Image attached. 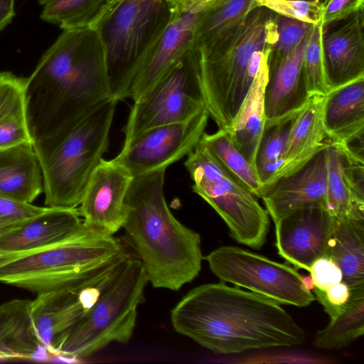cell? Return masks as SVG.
I'll use <instances>...</instances> for the list:
<instances>
[{
  "instance_id": "cell-11",
  "label": "cell",
  "mask_w": 364,
  "mask_h": 364,
  "mask_svg": "<svg viewBox=\"0 0 364 364\" xmlns=\"http://www.w3.org/2000/svg\"><path fill=\"white\" fill-rule=\"evenodd\" d=\"M204 259L221 281L246 288L280 304L305 307L316 299L305 277L296 268L260 255L237 247L222 246Z\"/></svg>"
},
{
  "instance_id": "cell-16",
  "label": "cell",
  "mask_w": 364,
  "mask_h": 364,
  "mask_svg": "<svg viewBox=\"0 0 364 364\" xmlns=\"http://www.w3.org/2000/svg\"><path fill=\"white\" fill-rule=\"evenodd\" d=\"M107 282L87 288H66L38 294L31 301V315L41 341L58 355L70 330L85 316Z\"/></svg>"
},
{
  "instance_id": "cell-12",
  "label": "cell",
  "mask_w": 364,
  "mask_h": 364,
  "mask_svg": "<svg viewBox=\"0 0 364 364\" xmlns=\"http://www.w3.org/2000/svg\"><path fill=\"white\" fill-rule=\"evenodd\" d=\"M209 117L205 109L186 121L149 129L123 146L114 159L134 176L166 170L197 146Z\"/></svg>"
},
{
  "instance_id": "cell-10",
  "label": "cell",
  "mask_w": 364,
  "mask_h": 364,
  "mask_svg": "<svg viewBox=\"0 0 364 364\" xmlns=\"http://www.w3.org/2000/svg\"><path fill=\"white\" fill-rule=\"evenodd\" d=\"M206 109L200 53L191 47L140 99L134 102L123 128L127 145L152 127L186 121Z\"/></svg>"
},
{
  "instance_id": "cell-23",
  "label": "cell",
  "mask_w": 364,
  "mask_h": 364,
  "mask_svg": "<svg viewBox=\"0 0 364 364\" xmlns=\"http://www.w3.org/2000/svg\"><path fill=\"white\" fill-rule=\"evenodd\" d=\"M323 96L310 95L305 105L295 117L289 134L282 163L268 185L294 172L328 145L321 120Z\"/></svg>"
},
{
  "instance_id": "cell-33",
  "label": "cell",
  "mask_w": 364,
  "mask_h": 364,
  "mask_svg": "<svg viewBox=\"0 0 364 364\" xmlns=\"http://www.w3.org/2000/svg\"><path fill=\"white\" fill-rule=\"evenodd\" d=\"M298 112L266 122L255 162L264 188L282 163L289 134Z\"/></svg>"
},
{
  "instance_id": "cell-8",
  "label": "cell",
  "mask_w": 364,
  "mask_h": 364,
  "mask_svg": "<svg viewBox=\"0 0 364 364\" xmlns=\"http://www.w3.org/2000/svg\"><path fill=\"white\" fill-rule=\"evenodd\" d=\"M148 278L141 261L129 257L107 281L97 299L70 330L58 355L83 359L132 337Z\"/></svg>"
},
{
  "instance_id": "cell-24",
  "label": "cell",
  "mask_w": 364,
  "mask_h": 364,
  "mask_svg": "<svg viewBox=\"0 0 364 364\" xmlns=\"http://www.w3.org/2000/svg\"><path fill=\"white\" fill-rule=\"evenodd\" d=\"M31 306V300L18 299L0 305V350L7 360L45 362L53 356L36 333Z\"/></svg>"
},
{
  "instance_id": "cell-4",
  "label": "cell",
  "mask_w": 364,
  "mask_h": 364,
  "mask_svg": "<svg viewBox=\"0 0 364 364\" xmlns=\"http://www.w3.org/2000/svg\"><path fill=\"white\" fill-rule=\"evenodd\" d=\"M277 38L275 13L257 6L240 23L198 48L205 107L218 129L228 128L235 117Z\"/></svg>"
},
{
  "instance_id": "cell-32",
  "label": "cell",
  "mask_w": 364,
  "mask_h": 364,
  "mask_svg": "<svg viewBox=\"0 0 364 364\" xmlns=\"http://www.w3.org/2000/svg\"><path fill=\"white\" fill-rule=\"evenodd\" d=\"M199 143L240 180L256 197L261 198L264 188L256 168L238 150L225 129H218L213 134L205 132Z\"/></svg>"
},
{
  "instance_id": "cell-30",
  "label": "cell",
  "mask_w": 364,
  "mask_h": 364,
  "mask_svg": "<svg viewBox=\"0 0 364 364\" xmlns=\"http://www.w3.org/2000/svg\"><path fill=\"white\" fill-rule=\"evenodd\" d=\"M363 333L364 288H361L350 290L343 310L316 333L314 345L321 349H340L348 346Z\"/></svg>"
},
{
  "instance_id": "cell-6",
  "label": "cell",
  "mask_w": 364,
  "mask_h": 364,
  "mask_svg": "<svg viewBox=\"0 0 364 364\" xmlns=\"http://www.w3.org/2000/svg\"><path fill=\"white\" fill-rule=\"evenodd\" d=\"M117 104L110 99L70 129L33 141L43 173L46 207L79 206L93 172L108 150Z\"/></svg>"
},
{
  "instance_id": "cell-14",
  "label": "cell",
  "mask_w": 364,
  "mask_h": 364,
  "mask_svg": "<svg viewBox=\"0 0 364 364\" xmlns=\"http://www.w3.org/2000/svg\"><path fill=\"white\" fill-rule=\"evenodd\" d=\"M336 222L322 206L289 213L274 223L278 254L296 269L309 272L312 263L325 255Z\"/></svg>"
},
{
  "instance_id": "cell-44",
  "label": "cell",
  "mask_w": 364,
  "mask_h": 364,
  "mask_svg": "<svg viewBox=\"0 0 364 364\" xmlns=\"http://www.w3.org/2000/svg\"><path fill=\"white\" fill-rule=\"evenodd\" d=\"M174 4H177L179 0H171Z\"/></svg>"
},
{
  "instance_id": "cell-3",
  "label": "cell",
  "mask_w": 364,
  "mask_h": 364,
  "mask_svg": "<svg viewBox=\"0 0 364 364\" xmlns=\"http://www.w3.org/2000/svg\"><path fill=\"white\" fill-rule=\"evenodd\" d=\"M165 171L134 176L122 228L152 287L178 291L198 276L203 257L200 235L177 220L166 203Z\"/></svg>"
},
{
  "instance_id": "cell-37",
  "label": "cell",
  "mask_w": 364,
  "mask_h": 364,
  "mask_svg": "<svg viewBox=\"0 0 364 364\" xmlns=\"http://www.w3.org/2000/svg\"><path fill=\"white\" fill-rule=\"evenodd\" d=\"M46 209L47 207L34 205L30 203L0 195V235L14 229Z\"/></svg>"
},
{
  "instance_id": "cell-43",
  "label": "cell",
  "mask_w": 364,
  "mask_h": 364,
  "mask_svg": "<svg viewBox=\"0 0 364 364\" xmlns=\"http://www.w3.org/2000/svg\"><path fill=\"white\" fill-rule=\"evenodd\" d=\"M196 1V0H179L178 2L176 4H181V3H183V2H186V1Z\"/></svg>"
},
{
  "instance_id": "cell-36",
  "label": "cell",
  "mask_w": 364,
  "mask_h": 364,
  "mask_svg": "<svg viewBox=\"0 0 364 364\" xmlns=\"http://www.w3.org/2000/svg\"><path fill=\"white\" fill-rule=\"evenodd\" d=\"M256 4L283 16L313 25L321 23V0H256Z\"/></svg>"
},
{
  "instance_id": "cell-1",
  "label": "cell",
  "mask_w": 364,
  "mask_h": 364,
  "mask_svg": "<svg viewBox=\"0 0 364 364\" xmlns=\"http://www.w3.org/2000/svg\"><path fill=\"white\" fill-rule=\"evenodd\" d=\"M110 99L105 52L97 31L63 30L26 77L33 141L70 129Z\"/></svg>"
},
{
  "instance_id": "cell-31",
  "label": "cell",
  "mask_w": 364,
  "mask_h": 364,
  "mask_svg": "<svg viewBox=\"0 0 364 364\" xmlns=\"http://www.w3.org/2000/svg\"><path fill=\"white\" fill-rule=\"evenodd\" d=\"M256 0H218L198 18L192 47L201 48L240 23L255 8Z\"/></svg>"
},
{
  "instance_id": "cell-34",
  "label": "cell",
  "mask_w": 364,
  "mask_h": 364,
  "mask_svg": "<svg viewBox=\"0 0 364 364\" xmlns=\"http://www.w3.org/2000/svg\"><path fill=\"white\" fill-rule=\"evenodd\" d=\"M277 38L269 55V73L274 70L299 46L313 24L275 14Z\"/></svg>"
},
{
  "instance_id": "cell-17",
  "label": "cell",
  "mask_w": 364,
  "mask_h": 364,
  "mask_svg": "<svg viewBox=\"0 0 364 364\" xmlns=\"http://www.w3.org/2000/svg\"><path fill=\"white\" fill-rule=\"evenodd\" d=\"M261 198L274 223L300 208L322 206L327 209L326 147L294 172L266 186Z\"/></svg>"
},
{
  "instance_id": "cell-39",
  "label": "cell",
  "mask_w": 364,
  "mask_h": 364,
  "mask_svg": "<svg viewBox=\"0 0 364 364\" xmlns=\"http://www.w3.org/2000/svg\"><path fill=\"white\" fill-rule=\"evenodd\" d=\"M364 0H323L321 24L323 30L363 10Z\"/></svg>"
},
{
  "instance_id": "cell-42",
  "label": "cell",
  "mask_w": 364,
  "mask_h": 364,
  "mask_svg": "<svg viewBox=\"0 0 364 364\" xmlns=\"http://www.w3.org/2000/svg\"><path fill=\"white\" fill-rule=\"evenodd\" d=\"M4 360H7V359L5 357V355L0 350V361H4Z\"/></svg>"
},
{
  "instance_id": "cell-26",
  "label": "cell",
  "mask_w": 364,
  "mask_h": 364,
  "mask_svg": "<svg viewBox=\"0 0 364 364\" xmlns=\"http://www.w3.org/2000/svg\"><path fill=\"white\" fill-rule=\"evenodd\" d=\"M43 192V173L32 144L0 150V195L31 203Z\"/></svg>"
},
{
  "instance_id": "cell-38",
  "label": "cell",
  "mask_w": 364,
  "mask_h": 364,
  "mask_svg": "<svg viewBox=\"0 0 364 364\" xmlns=\"http://www.w3.org/2000/svg\"><path fill=\"white\" fill-rule=\"evenodd\" d=\"M309 272L314 287L321 291H326L343 281V273L338 265L326 256L316 259Z\"/></svg>"
},
{
  "instance_id": "cell-41",
  "label": "cell",
  "mask_w": 364,
  "mask_h": 364,
  "mask_svg": "<svg viewBox=\"0 0 364 364\" xmlns=\"http://www.w3.org/2000/svg\"><path fill=\"white\" fill-rule=\"evenodd\" d=\"M15 0H0V31H1L15 16Z\"/></svg>"
},
{
  "instance_id": "cell-29",
  "label": "cell",
  "mask_w": 364,
  "mask_h": 364,
  "mask_svg": "<svg viewBox=\"0 0 364 364\" xmlns=\"http://www.w3.org/2000/svg\"><path fill=\"white\" fill-rule=\"evenodd\" d=\"M122 0H38L41 18L63 30L94 28Z\"/></svg>"
},
{
  "instance_id": "cell-7",
  "label": "cell",
  "mask_w": 364,
  "mask_h": 364,
  "mask_svg": "<svg viewBox=\"0 0 364 364\" xmlns=\"http://www.w3.org/2000/svg\"><path fill=\"white\" fill-rule=\"evenodd\" d=\"M171 0H122L94 27L105 52L110 97H129L147 55L171 21Z\"/></svg>"
},
{
  "instance_id": "cell-27",
  "label": "cell",
  "mask_w": 364,
  "mask_h": 364,
  "mask_svg": "<svg viewBox=\"0 0 364 364\" xmlns=\"http://www.w3.org/2000/svg\"><path fill=\"white\" fill-rule=\"evenodd\" d=\"M336 228L324 256L340 267L350 290L364 288V220L336 218Z\"/></svg>"
},
{
  "instance_id": "cell-40",
  "label": "cell",
  "mask_w": 364,
  "mask_h": 364,
  "mask_svg": "<svg viewBox=\"0 0 364 364\" xmlns=\"http://www.w3.org/2000/svg\"><path fill=\"white\" fill-rule=\"evenodd\" d=\"M313 291L316 299L323 306L331 318L343 310L350 297V289L343 281L330 287L326 291L314 287Z\"/></svg>"
},
{
  "instance_id": "cell-20",
  "label": "cell",
  "mask_w": 364,
  "mask_h": 364,
  "mask_svg": "<svg viewBox=\"0 0 364 364\" xmlns=\"http://www.w3.org/2000/svg\"><path fill=\"white\" fill-rule=\"evenodd\" d=\"M321 48L329 90L364 77L363 10L337 28L323 30Z\"/></svg>"
},
{
  "instance_id": "cell-25",
  "label": "cell",
  "mask_w": 364,
  "mask_h": 364,
  "mask_svg": "<svg viewBox=\"0 0 364 364\" xmlns=\"http://www.w3.org/2000/svg\"><path fill=\"white\" fill-rule=\"evenodd\" d=\"M269 55L262 60L235 117L225 129L238 150L255 168L257 152L267 122L264 94L269 80Z\"/></svg>"
},
{
  "instance_id": "cell-19",
  "label": "cell",
  "mask_w": 364,
  "mask_h": 364,
  "mask_svg": "<svg viewBox=\"0 0 364 364\" xmlns=\"http://www.w3.org/2000/svg\"><path fill=\"white\" fill-rule=\"evenodd\" d=\"M77 208L47 209L0 235V261L46 248L70 237L82 225Z\"/></svg>"
},
{
  "instance_id": "cell-2",
  "label": "cell",
  "mask_w": 364,
  "mask_h": 364,
  "mask_svg": "<svg viewBox=\"0 0 364 364\" xmlns=\"http://www.w3.org/2000/svg\"><path fill=\"white\" fill-rule=\"evenodd\" d=\"M174 330L220 354L301 345L305 331L276 301L224 282L189 291L173 307Z\"/></svg>"
},
{
  "instance_id": "cell-35",
  "label": "cell",
  "mask_w": 364,
  "mask_h": 364,
  "mask_svg": "<svg viewBox=\"0 0 364 364\" xmlns=\"http://www.w3.org/2000/svg\"><path fill=\"white\" fill-rule=\"evenodd\" d=\"M322 33L323 27L321 23L314 25L304 50L303 72L309 95H325L329 91L326 81L323 61Z\"/></svg>"
},
{
  "instance_id": "cell-18",
  "label": "cell",
  "mask_w": 364,
  "mask_h": 364,
  "mask_svg": "<svg viewBox=\"0 0 364 364\" xmlns=\"http://www.w3.org/2000/svg\"><path fill=\"white\" fill-rule=\"evenodd\" d=\"M326 151L327 210L364 220V149L328 144Z\"/></svg>"
},
{
  "instance_id": "cell-21",
  "label": "cell",
  "mask_w": 364,
  "mask_h": 364,
  "mask_svg": "<svg viewBox=\"0 0 364 364\" xmlns=\"http://www.w3.org/2000/svg\"><path fill=\"white\" fill-rule=\"evenodd\" d=\"M321 120L329 144L364 143V77L323 96Z\"/></svg>"
},
{
  "instance_id": "cell-22",
  "label": "cell",
  "mask_w": 364,
  "mask_h": 364,
  "mask_svg": "<svg viewBox=\"0 0 364 364\" xmlns=\"http://www.w3.org/2000/svg\"><path fill=\"white\" fill-rule=\"evenodd\" d=\"M312 28L296 48L269 73L264 94L267 120H274L298 112L310 97L303 72V58Z\"/></svg>"
},
{
  "instance_id": "cell-15",
  "label": "cell",
  "mask_w": 364,
  "mask_h": 364,
  "mask_svg": "<svg viewBox=\"0 0 364 364\" xmlns=\"http://www.w3.org/2000/svg\"><path fill=\"white\" fill-rule=\"evenodd\" d=\"M134 176L114 159H102L93 172L79 205L83 224L113 235L122 228L125 198Z\"/></svg>"
},
{
  "instance_id": "cell-5",
  "label": "cell",
  "mask_w": 364,
  "mask_h": 364,
  "mask_svg": "<svg viewBox=\"0 0 364 364\" xmlns=\"http://www.w3.org/2000/svg\"><path fill=\"white\" fill-rule=\"evenodd\" d=\"M129 255L113 235L82 223L66 239L46 248L0 261V282L36 294L87 289L109 280Z\"/></svg>"
},
{
  "instance_id": "cell-13",
  "label": "cell",
  "mask_w": 364,
  "mask_h": 364,
  "mask_svg": "<svg viewBox=\"0 0 364 364\" xmlns=\"http://www.w3.org/2000/svg\"><path fill=\"white\" fill-rule=\"evenodd\" d=\"M218 0H196L176 4L175 14L147 55L129 90L134 102L140 99L192 47L200 15Z\"/></svg>"
},
{
  "instance_id": "cell-9",
  "label": "cell",
  "mask_w": 364,
  "mask_h": 364,
  "mask_svg": "<svg viewBox=\"0 0 364 364\" xmlns=\"http://www.w3.org/2000/svg\"><path fill=\"white\" fill-rule=\"evenodd\" d=\"M186 156L184 166L193 181V192L222 218L237 242L261 248L269 219L256 196L200 143Z\"/></svg>"
},
{
  "instance_id": "cell-28",
  "label": "cell",
  "mask_w": 364,
  "mask_h": 364,
  "mask_svg": "<svg viewBox=\"0 0 364 364\" xmlns=\"http://www.w3.org/2000/svg\"><path fill=\"white\" fill-rule=\"evenodd\" d=\"M26 78L0 72V150L32 144L26 100Z\"/></svg>"
}]
</instances>
